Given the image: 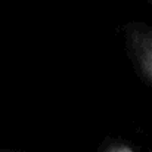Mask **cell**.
Instances as JSON below:
<instances>
[{
    "label": "cell",
    "mask_w": 152,
    "mask_h": 152,
    "mask_svg": "<svg viewBox=\"0 0 152 152\" xmlns=\"http://www.w3.org/2000/svg\"><path fill=\"white\" fill-rule=\"evenodd\" d=\"M123 152H130V151H129V149H126V151H123Z\"/></svg>",
    "instance_id": "7a4b0ae2"
},
{
    "label": "cell",
    "mask_w": 152,
    "mask_h": 152,
    "mask_svg": "<svg viewBox=\"0 0 152 152\" xmlns=\"http://www.w3.org/2000/svg\"><path fill=\"white\" fill-rule=\"evenodd\" d=\"M132 40L143 72L152 80V31H136Z\"/></svg>",
    "instance_id": "6da1fadb"
}]
</instances>
